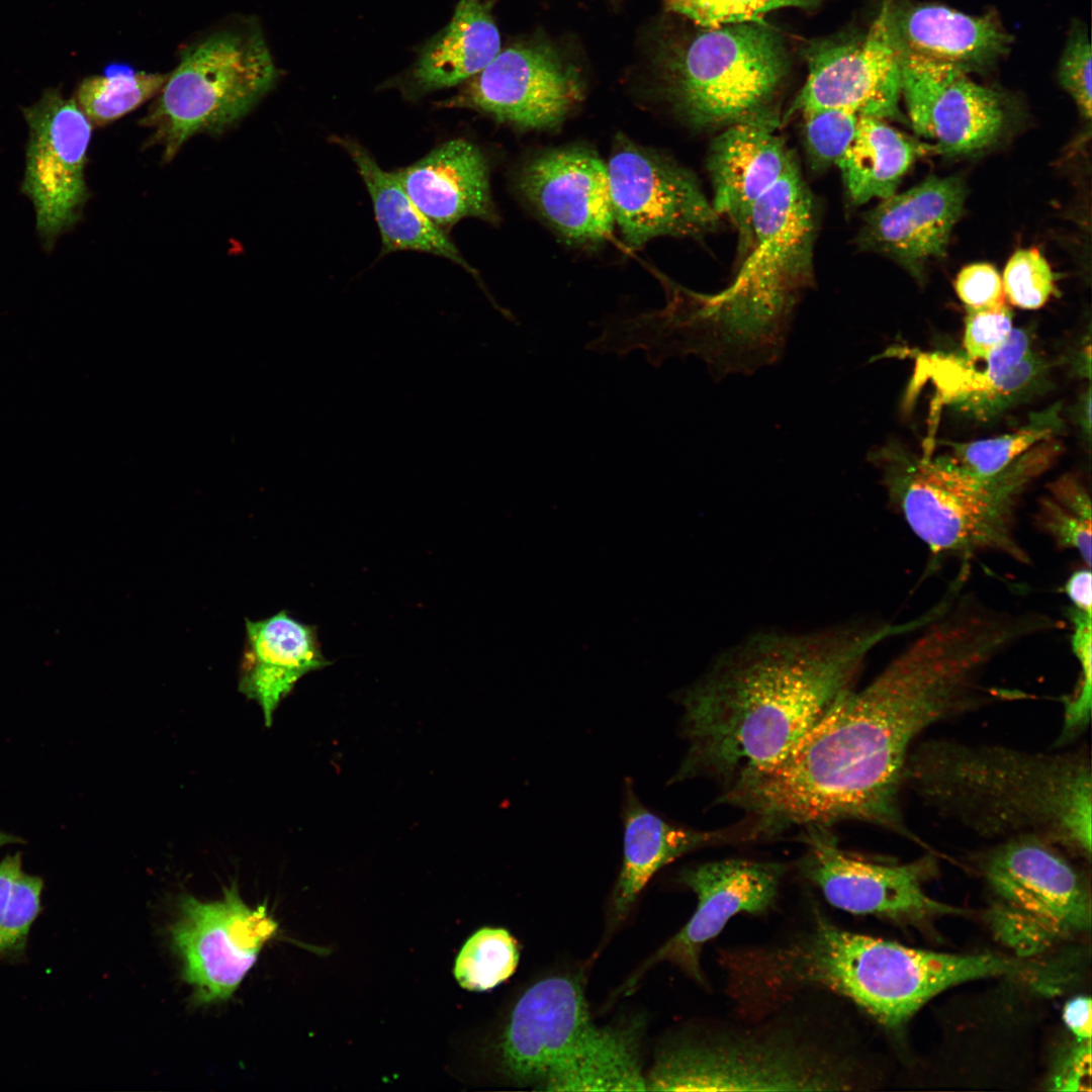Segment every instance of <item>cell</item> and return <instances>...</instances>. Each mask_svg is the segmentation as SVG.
Listing matches in <instances>:
<instances>
[{"mask_svg":"<svg viewBox=\"0 0 1092 1092\" xmlns=\"http://www.w3.org/2000/svg\"><path fill=\"white\" fill-rule=\"evenodd\" d=\"M787 867L776 861L729 858L684 869L678 883L697 897L686 925L650 959L677 966L698 984L706 979L700 966L704 945L741 913L763 914L775 905Z\"/></svg>","mask_w":1092,"mask_h":1092,"instance_id":"cell-18","label":"cell"},{"mask_svg":"<svg viewBox=\"0 0 1092 1092\" xmlns=\"http://www.w3.org/2000/svg\"><path fill=\"white\" fill-rule=\"evenodd\" d=\"M42 880L22 871L19 853L0 861V956L21 951L40 911Z\"/></svg>","mask_w":1092,"mask_h":1092,"instance_id":"cell-35","label":"cell"},{"mask_svg":"<svg viewBox=\"0 0 1092 1092\" xmlns=\"http://www.w3.org/2000/svg\"><path fill=\"white\" fill-rule=\"evenodd\" d=\"M607 171L615 224L630 249L659 237L698 239L719 226L697 178L669 157L620 134Z\"/></svg>","mask_w":1092,"mask_h":1092,"instance_id":"cell-11","label":"cell"},{"mask_svg":"<svg viewBox=\"0 0 1092 1092\" xmlns=\"http://www.w3.org/2000/svg\"><path fill=\"white\" fill-rule=\"evenodd\" d=\"M954 287L966 309H985L1006 303L1002 279L988 263L964 267L957 276Z\"/></svg>","mask_w":1092,"mask_h":1092,"instance_id":"cell-43","label":"cell"},{"mask_svg":"<svg viewBox=\"0 0 1092 1092\" xmlns=\"http://www.w3.org/2000/svg\"><path fill=\"white\" fill-rule=\"evenodd\" d=\"M896 4L883 0L862 38L824 41L807 50L808 76L786 119L818 108L885 120L899 116L903 55L895 28Z\"/></svg>","mask_w":1092,"mask_h":1092,"instance_id":"cell-14","label":"cell"},{"mask_svg":"<svg viewBox=\"0 0 1092 1092\" xmlns=\"http://www.w3.org/2000/svg\"><path fill=\"white\" fill-rule=\"evenodd\" d=\"M245 629L239 690L260 705L270 726L274 711L296 682L332 662L322 651L316 627L286 610L263 620L246 618Z\"/></svg>","mask_w":1092,"mask_h":1092,"instance_id":"cell-24","label":"cell"},{"mask_svg":"<svg viewBox=\"0 0 1092 1092\" xmlns=\"http://www.w3.org/2000/svg\"><path fill=\"white\" fill-rule=\"evenodd\" d=\"M1025 972V965L1003 957L937 952L849 931L838 980L844 999L895 1027L951 986Z\"/></svg>","mask_w":1092,"mask_h":1092,"instance_id":"cell-10","label":"cell"},{"mask_svg":"<svg viewBox=\"0 0 1092 1092\" xmlns=\"http://www.w3.org/2000/svg\"><path fill=\"white\" fill-rule=\"evenodd\" d=\"M1061 404L1033 413L1028 423L1010 433L968 443H949V452L942 455L959 468L977 476L994 475L1019 458L1033 446L1052 439L1060 432L1063 422Z\"/></svg>","mask_w":1092,"mask_h":1092,"instance_id":"cell-32","label":"cell"},{"mask_svg":"<svg viewBox=\"0 0 1092 1092\" xmlns=\"http://www.w3.org/2000/svg\"><path fill=\"white\" fill-rule=\"evenodd\" d=\"M593 1026L578 981L550 977L515 1005L500 1042L502 1067L519 1084L539 1085L575 1050Z\"/></svg>","mask_w":1092,"mask_h":1092,"instance_id":"cell-20","label":"cell"},{"mask_svg":"<svg viewBox=\"0 0 1092 1092\" xmlns=\"http://www.w3.org/2000/svg\"><path fill=\"white\" fill-rule=\"evenodd\" d=\"M492 0H460L448 24L430 38L397 83L415 98L464 82L500 51Z\"/></svg>","mask_w":1092,"mask_h":1092,"instance_id":"cell-28","label":"cell"},{"mask_svg":"<svg viewBox=\"0 0 1092 1092\" xmlns=\"http://www.w3.org/2000/svg\"><path fill=\"white\" fill-rule=\"evenodd\" d=\"M1034 520L1059 549L1076 551L1091 567V496L1082 481L1067 475L1053 482Z\"/></svg>","mask_w":1092,"mask_h":1092,"instance_id":"cell-34","label":"cell"},{"mask_svg":"<svg viewBox=\"0 0 1092 1092\" xmlns=\"http://www.w3.org/2000/svg\"><path fill=\"white\" fill-rule=\"evenodd\" d=\"M169 74L134 72L111 64L103 75L89 76L78 85L75 100L91 123L106 125L157 95Z\"/></svg>","mask_w":1092,"mask_h":1092,"instance_id":"cell-33","label":"cell"},{"mask_svg":"<svg viewBox=\"0 0 1092 1092\" xmlns=\"http://www.w3.org/2000/svg\"><path fill=\"white\" fill-rule=\"evenodd\" d=\"M781 122L777 108H768L722 128L708 152L712 204L738 231L740 250L756 201L798 164L779 133Z\"/></svg>","mask_w":1092,"mask_h":1092,"instance_id":"cell-21","label":"cell"},{"mask_svg":"<svg viewBox=\"0 0 1092 1092\" xmlns=\"http://www.w3.org/2000/svg\"><path fill=\"white\" fill-rule=\"evenodd\" d=\"M1092 574L1090 567L1076 570L1070 575L1065 592L1072 606L1092 609Z\"/></svg>","mask_w":1092,"mask_h":1092,"instance_id":"cell-46","label":"cell"},{"mask_svg":"<svg viewBox=\"0 0 1092 1092\" xmlns=\"http://www.w3.org/2000/svg\"><path fill=\"white\" fill-rule=\"evenodd\" d=\"M973 681L942 647L911 640L864 688L844 693L770 765L723 789L766 838L841 821L877 825L911 841L901 808L907 757L932 725L972 712Z\"/></svg>","mask_w":1092,"mask_h":1092,"instance_id":"cell-1","label":"cell"},{"mask_svg":"<svg viewBox=\"0 0 1092 1092\" xmlns=\"http://www.w3.org/2000/svg\"><path fill=\"white\" fill-rule=\"evenodd\" d=\"M1060 849L1022 836L997 841L975 857L994 896L991 927L1019 956L1038 953L1090 928L1085 879Z\"/></svg>","mask_w":1092,"mask_h":1092,"instance_id":"cell-9","label":"cell"},{"mask_svg":"<svg viewBox=\"0 0 1092 1092\" xmlns=\"http://www.w3.org/2000/svg\"><path fill=\"white\" fill-rule=\"evenodd\" d=\"M918 625L761 632L730 648L677 696L689 747L672 782L709 777L726 788L770 765L854 688L874 647Z\"/></svg>","mask_w":1092,"mask_h":1092,"instance_id":"cell-2","label":"cell"},{"mask_svg":"<svg viewBox=\"0 0 1092 1092\" xmlns=\"http://www.w3.org/2000/svg\"><path fill=\"white\" fill-rule=\"evenodd\" d=\"M18 842V838L14 835L0 832V847L6 844Z\"/></svg>","mask_w":1092,"mask_h":1092,"instance_id":"cell-48","label":"cell"},{"mask_svg":"<svg viewBox=\"0 0 1092 1092\" xmlns=\"http://www.w3.org/2000/svg\"><path fill=\"white\" fill-rule=\"evenodd\" d=\"M518 963L519 948L514 936L504 928L485 927L465 942L454 974L462 988L485 991L509 979Z\"/></svg>","mask_w":1092,"mask_h":1092,"instance_id":"cell-36","label":"cell"},{"mask_svg":"<svg viewBox=\"0 0 1092 1092\" xmlns=\"http://www.w3.org/2000/svg\"><path fill=\"white\" fill-rule=\"evenodd\" d=\"M394 173L419 209L443 231L466 217L498 220L487 161L466 140L448 141Z\"/></svg>","mask_w":1092,"mask_h":1092,"instance_id":"cell-25","label":"cell"},{"mask_svg":"<svg viewBox=\"0 0 1092 1092\" xmlns=\"http://www.w3.org/2000/svg\"><path fill=\"white\" fill-rule=\"evenodd\" d=\"M277 79L260 30L217 31L182 53L142 123L168 162L193 134L219 133L244 117Z\"/></svg>","mask_w":1092,"mask_h":1092,"instance_id":"cell-7","label":"cell"},{"mask_svg":"<svg viewBox=\"0 0 1092 1092\" xmlns=\"http://www.w3.org/2000/svg\"><path fill=\"white\" fill-rule=\"evenodd\" d=\"M777 34L755 22L704 28L672 58L668 98L696 128H724L772 107L787 74Z\"/></svg>","mask_w":1092,"mask_h":1092,"instance_id":"cell-8","label":"cell"},{"mask_svg":"<svg viewBox=\"0 0 1092 1092\" xmlns=\"http://www.w3.org/2000/svg\"><path fill=\"white\" fill-rule=\"evenodd\" d=\"M1091 43L1087 31L1075 26L1070 32L1059 65L1061 85L1088 121L1091 118Z\"/></svg>","mask_w":1092,"mask_h":1092,"instance_id":"cell-41","label":"cell"},{"mask_svg":"<svg viewBox=\"0 0 1092 1092\" xmlns=\"http://www.w3.org/2000/svg\"><path fill=\"white\" fill-rule=\"evenodd\" d=\"M1068 617L1073 626L1072 648L1080 673L1074 692L1064 700L1062 730L1056 747H1062L1081 734L1090 722L1092 697V609L1072 606Z\"/></svg>","mask_w":1092,"mask_h":1092,"instance_id":"cell-37","label":"cell"},{"mask_svg":"<svg viewBox=\"0 0 1092 1092\" xmlns=\"http://www.w3.org/2000/svg\"><path fill=\"white\" fill-rule=\"evenodd\" d=\"M352 158L371 197L380 231L382 252L411 250L445 257L469 272L465 262L445 231L435 225L412 200L394 172L381 169L359 143L333 139Z\"/></svg>","mask_w":1092,"mask_h":1092,"instance_id":"cell-29","label":"cell"},{"mask_svg":"<svg viewBox=\"0 0 1092 1092\" xmlns=\"http://www.w3.org/2000/svg\"><path fill=\"white\" fill-rule=\"evenodd\" d=\"M29 136L22 192L30 198L36 230L47 249L80 217L88 198L84 168L92 123L75 98L46 89L22 108Z\"/></svg>","mask_w":1092,"mask_h":1092,"instance_id":"cell-16","label":"cell"},{"mask_svg":"<svg viewBox=\"0 0 1092 1092\" xmlns=\"http://www.w3.org/2000/svg\"><path fill=\"white\" fill-rule=\"evenodd\" d=\"M816 215L799 165L754 204L741 265L719 292L681 288L673 331L716 380L750 375L784 356L797 306L815 285Z\"/></svg>","mask_w":1092,"mask_h":1092,"instance_id":"cell-3","label":"cell"},{"mask_svg":"<svg viewBox=\"0 0 1092 1092\" xmlns=\"http://www.w3.org/2000/svg\"><path fill=\"white\" fill-rule=\"evenodd\" d=\"M1091 1040L1079 1041L1065 1061L1061 1064L1053 1078V1090H1087L1085 1084L1090 1086L1091 1075ZM1088 1091V1090H1087Z\"/></svg>","mask_w":1092,"mask_h":1092,"instance_id":"cell-44","label":"cell"},{"mask_svg":"<svg viewBox=\"0 0 1092 1092\" xmlns=\"http://www.w3.org/2000/svg\"><path fill=\"white\" fill-rule=\"evenodd\" d=\"M901 97L915 132L946 156L989 147L1006 124L1002 97L950 65L903 55Z\"/></svg>","mask_w":1092,"mask_h":1092,"instance_id":"cell-17","label":"cell"},{"mask_svg":"<svg viewBox=\"0 0 1092 1092\" xmlns=\"http://www.w3.org/2000/svg\"><path fill=\"white\" fill-rule=\"evenodd\" d=\"M1002 283L1008 300L1024 309L1041 307L1055 291L1052 269L1034 248L1017 250L1010 257Z\"/></svg>","mask_w":1092,"mask_h":1092,"instance_id":"cell-40","label":"cell"},{"mask_svg":"<svg viewBox=\"0 0 1092 1092\" xmlns=\"http://www.w3.org/2000/svg\"><path fill=\"white\" fill-rule=\"evenodd\" d=\"M623 863L613 894L614 915L622 919L652 876L675 858L699 848L755 840L744 821L717 830L672 824L645 807L630 784L623 801Z\"/></svg>","mask_w":1092,"mask_h":1092,"instance_id":"cell-26","label":"cell"},{"mask_svg":"<svg viewBox=\"0 0 1092 1092\" xmlns=\"http://www.w3.org/2000/svg\"><path fill=\"white\" fill-rule=\"evenodd\" d=\"M903 787L980 837H1037L1090 859L1092 766L1084 747L1048 752L926 739L907 757Z\"/></svg>","mask_w":1092,"mask_h":1092,"instance_id":"cell-4","label":"cell"},{"mask_svg":"<svg viewBox=\"0 0 1092 1092\" xmlns=\"http://www.w3.org/2000/svg\"><path fill=\"white\" fill-rule=\"evenodd\" d=\"M673 11L703 28L755 22L762 15L785 7L811 8L823 0H665Z\"/></svg>","mask_w":1092,"mask_h":1092,"instance_id":"cell-39","label":"cell"},{"mask_svg":"<svg viewBox=\"0 0 1092 1092\" xmlns=\"http://www.w3.org/2000/svg\"><path fill=\"white\" fill-rule=\"evenodd\" d=\"M966 188L957 176H930L882 201L864 218L858 245L883 254L921 278L931 259L945 255L962 215Z\"/></svg>","mask_w":1092,"mask_h":1092,"instance_id":"cell-22","label":"cell"},{"mask_svg":"<svg viewBox=\"0 0 1092 1092\" xmlns=\"http://www.w3.org/2000/svg\"><path fill=\"white\" fill-rule=\"evenodd\" d=\"M977 367L956 355H923L917 372L930 377L943 403L981 420L1026 396L1040 380L1043 362L1031 350L1029 334L1014 329Z\"/></svg>","mask_w":1092,"mask_h":1092,"instance_id":"cell-23","label":"cell"},{"mask_svg":"<svg viewBox=\"0 0 1092 1092\" xmlns=\"http://www.w3.org/2000/svg\"><path fill=\"white\" fill-rule=\"evenodd\" d=\"M1059 444L1043 441L991 476H977L942 455L916 457L888 443L869 453L891 506L932 558L967 560L997 553L1027 564L1016 535V510L1025 488L1055 461Z\"/></svg>","mask_w":1092,"mask_h":1092,"instance_id":"cell-5","label":"cell"},{"mask_svg":"<svg viewBox=\"0 0 1092 1092\" xmlns=\"http://www.w3.org/2000/svg\"><path fill=\"white\" fill-rule=\"evenodd\" d=\"M805 148L811 167L825 170L841 158L855 133L858 117L840 108L802 112Z\"/></svg>","mask_w":1092,"mask_h":1092,"instance_id":"cell-38","label":"cell"},{"mask_svg":"<svg viewBox=\"0 0 1092 1092\" xmlns=\"http://www.w3.org/2000/svg\"><path fill=\"white\" fill-rule=\"evenodd\" d=\"M276 931L266 907L250 908L235 883L217 901L184 895L171 933L196 1002L231 997Z\"/></svg>","mask_w":1092,"mask_h":1092,"instance_id":"cell-15","label":"cell"},{"mask_svg":"<svg viewBox=\"0 0 1092 1092\" xmlns=\"http://www.w3.org/2000/svg\"><path fill=\"white\" fill-rule=\"evenodd\" d=\"M895 28L902 55L967 73L994 63L1011 42L995 15L973 16L937 4H896Z\"/></svg>","mask_w":1092,"mask_h":1092,"instance_id":"cell-27","label":"cell"},{"mask_svg":"<svg viewBox=\"0 0 1092 1092\" xmlns=\"http://www.w3.org/2000/svg\"><path fill=\"white\" fill-rule=\"evenodd\" d=\"M800 840L805 845L803 875L835 908L914 921L958 911L925 892L936 868L930 854L907 862L863 856L842 848L826 826L803 828Z\"/></svg>","mask_w":1092,"mask_h":1092,"instance_id":"cell-12","label":"cell"},{"mask_svg":"<svg viewBox=\"0 0 1092 1092\" xmlns=\"http://www.w3.org/2000/svg\"><path fill=\"white\" fill-rule=\"evenodd\" d=\"M1012 311L1007 303L985 309H967L965 318V357L984 360L1013 330Z\"/></svg>","mask_w":1092,"mask_h":1092,"instance_id":"cell-42","label":"cell"},{"mask_svg":"<svg viewBox=\"0 0 1092 1092\" xmlns=\"http://www.w3.org/2000/svg\"><path fill=\"white\" fill-rule=\"evenodd\" d=\"M577 68L544 41L512 44L444 107L469 108L520 129L557 128L583 98Z\"/></svg>","mask_w":1092,"mask_h":1092,"instance_id":"cell-13","label":"cell"},{"mask_svg":"<svg viewBox=\"0 0 1092 1092\" xmlns=\"http://www.w3.org/2000/svg\"><path fill=\"white\" fill-rule=\"evenodd\" d=\"M519 189L569 243L599 245L613 233L607 164L590 149L570 147L535 157L522 169Z\"/></svg>","mask_w":1092,"mask_h":1092,"instance_id":"cell-19","label":"cell"},{"mask_svg":"<svg viewBox=\"0 0 1092 1092\" xmlns=\"http://www.w3.org/2000/svg\"><path fill=\"white\" fill-rule=\"evenodd\" d=\"M1080 404L1081 405H1080V410H1079V421L1081 423L1082 429L1085 432H1087L1088 436H1090V431H1091V392H1090V389L1087 390V393L1083 397L1082 402Z\"/></svg>","mask_w":1092,"mask_h":1092,"instance_id":"cell-47","label":"cell"},{"mask_svg":"<svg viewBox=\"0 0 1092 1092\" xmlns=\"http://www.w3.org/2000/svg\"><path fill=\"white\" fill-rule=\"evenodd\" d=\"M854 1072L839 1044L794 1026H714L663 1048L646 1090L844 1091L856 1084Z\"/></svg>","mask_w":1092,"mask_h":1092,"instance_id":"cell-6","label":"cell"},{"mask_svg":"<svg viewBox=\"0 0 1092 1092\" xmlns=\"http://www.w3.org/2000/svg\"><path fill=\"white\" fill-rule=\"evenodd\" d=\"M931 150L885 119L859 116L853 139L836 163L847 200L859 206L893 195L915 160Z\"/></svg>","mask_w":1092,"mask_h":1092,"instance_id":"cell-31","label":"cell"},{"mask_svg":"<svg viewBox=\"0 0 1092 1092\" xmlns=\"http://www.w3.org/2000/svg\"><path fill=\"white\" fill-rule=\"evenodd\" d=\"M639 1021L593 1024L571 1055L538 1086L545 1091H645Z\"/></svg>","mask_w":1092,"mask_h":1092,"instance_id":"cell-30","label":"cell"},{"mask_svg":"<svg viewBox=\"0 0 1092 1092\" xmlns=\"http://www.w3.org/2000/svg\"><path fill=\"white\" fill-rule=\"evenodd\" d=\"M1063 1018L1068 1028L1079 1041L1091 1039V999L1078 996L1068 1001L1063 1010Z\"/></svg>","mask_w":1092,"mask_h":1092,"instance_id":"cell-45","label":"cell"}]
</instances>
